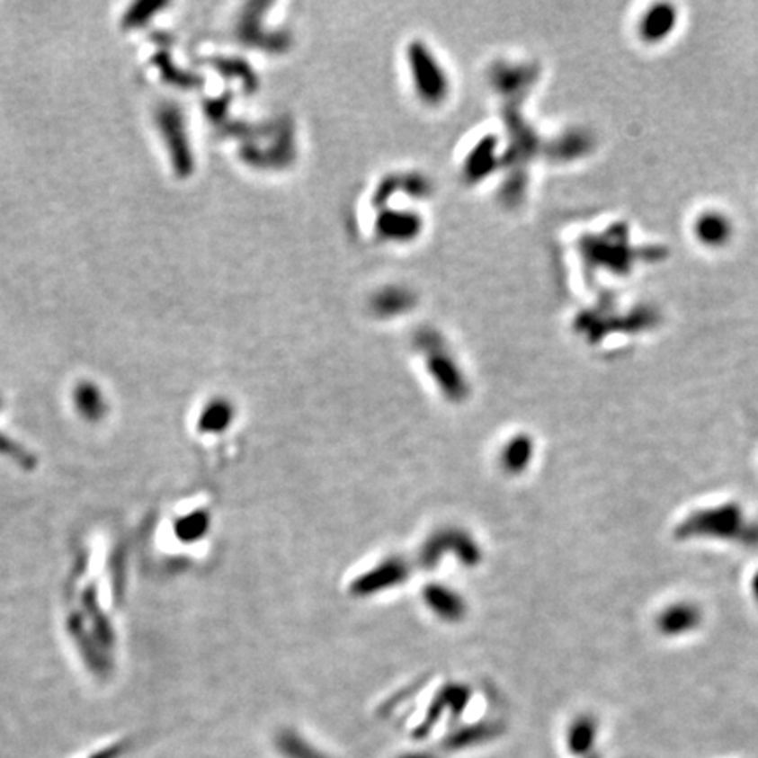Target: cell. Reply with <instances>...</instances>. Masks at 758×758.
Returning <instances> with one entry per match:
<instances>
[{"label":"cell","mask_w":758,"mask_h":758,"mask_svg":"<svg viewBox=\"0 0 758 758\" xmlns=\"http://www.w3.org/2000/svg\"><path fill=\"white\" fill-rule=\"evenodd\" d=\"M208 424L211 425V427H227L228 425V422H230V406H227V404H218V406H213V409L210 411V416H208Z\"/></svg>","instance_id":"8fae6325"},{"label":"cell","mask_w":758,"mask_h":758,"mask_svg":"<svg viewBox=\"0 0 758 758\" xmlns=\"http://www.w3.org/2000/svg\"><path fill=\"white\" fill-rule=\"evenodd\" d=\"M494 734H495L494 732V725L479 723V725L469 727L462 734H457L450 743H451V748L457 750V748H464V746H469V745H476V743L486 741V739L494 737Z\"/></svg>","instance_id":"ba28073f"},{"label":"cell","mask_w":758,"mask_h":758,"mask_svg":"<svg viewBox=\"0 0 758 758\" xmlns=\"http://www.w3.org/2000/svg\"><path fill=\"white\" fill-rule=\"evenodd\" d=\"M431 370H433V378L439 381V387L442 388L444 396L453 400H460L466 396V385L462 383L460 374L453 361L433 359L431 361Z\"/></svg>","instance_id":"8992f818"},{"label":"cell","mask_w":758,"mask_h":758,"mask_svg":"<svg viewBox=\"0 0 758 758\" xmlns=\"http://www.w3.org/2000/svg\"><path fill=\"white\" fill-rule=\"evenodd\" d=\"M156 123L171 153L174 171L183 178L188 176L193 171V156L180 109L174 104H162L156 111Z\"/></svg>","instance_id":"6da1fadb"},{"label":"cell","mask_w":758,"mask_h":758,"mask_svg":"<svg viewBox=\"0 0 758 758\" xmlns=\"http://www.w3.org/2000/svg\"><path fill=\"white\" fill-rule=\"evenodd\" d=\"M278 746L287 758H326L318 750L309 746L304 739H300L297 734H290V732L280 736Z\"/></svg>","instance_id":"52a82bcc"},{"label":"cell","mask_w":758,"mask_h":758,"mask_svg":"<svg viewBox=\"0 0 758 758\" xmlns=\"http://www.w3.org/2000/svg\"><path fill=\"white\" fill-rule=\"evenodd\" d=\"M425 606L433 611L439 620L444 621H460L466 616V601L453 590L442 584H429L424 590Z\"/></svg>","instance_id":"277c9868"},{"label":"cell","mask_w":758,"mask_h":758,"mask_svg":"<svg viewBox=\"0 0 758 758\" xmlns=\"http://www.w3.org/2000/svg\"><path fill=\"white\" fill-rule=\"evenodd\" d=\"M532 459V442L525 437L511 439L501 451V468L509 474H518L529 466Z\"/></svg>","instance_id":"5b68a950"},{"label":"cell","mask_w":758,"mask_h":758,"mask_svg":"<svg viewBox=\"0 0 758 758\" xmlns=\"http://www.w3.org/2000/svg\"><path fill=\"white\" fill-rule=\"evenodd\" d=\"M406 578H409L407 562L402 558H388L372 567L369 573L361 575L352 584V592L355 595H374L378 592H385L387 588L397 586Z\"/></svg>","instance_id":"3957f363"},{"label":"cell","mask_w":758,"mask_h":758,"mask_svg":"<svg viewBox=\"0 0 758 758\" xmlns=\"http://www.w3.org/2000/svg\"><path fill=\"white\" fill-rule=\"evenodd\" d=\"M160 7H164V4H155V2H139V4H134L130 7V11L125 13L123 25L125 27H130V29L132 27H138V25H145L147 20H151L156 14V11Z\"/></svg>","instance_id":"9c48e42d"},{"label":"cell","mask_w":758,"mask_h":758,"mask_svg":"<svg viewBox=\"0 0 758 758\" xmlns=\"http://www.w3.org/2000/svg\"><path fill=\"white\" fill-rule=\"evenodd\" d=\"M593 725L592 722H586V720H583V722H578L573 728H571V736H569V746H571V750L575 752V754H581V752H584L588 746H590V743H592V739H593Z\"/></svg>","instance_id":"30bf717a"},{"label":"cell","mask_w":758,"mask_h":758,"mask_svg":"<svg viewBox=\"0 0 758 758\" xmlns=\"http://www.w3.org/2000/svg\"><path fill=\"white\" fill-rule=\"evenodd\" d=\"M444 551H453L460 560H464L462 564L474 566L479 562V548L472 541V538L460 531H444L433 534L424 546L420 560L425 567H433Z\"/></svg>","instance_id":"7a4b0ae2"},{"label":"cell","mask_w":758,"mask_h":758,"mask_svg":"<svg viewBox=\"0 0 758 758\" xmlns=\"http://www.w3.org/2000/svg\"><path fill=\"white\" fill-rule=\"evenodd\" d=\"M402 758H433V755H425V754H415V755H406Z\"/></svg>","instance_id":"7c38bea8"}]
</instances>
